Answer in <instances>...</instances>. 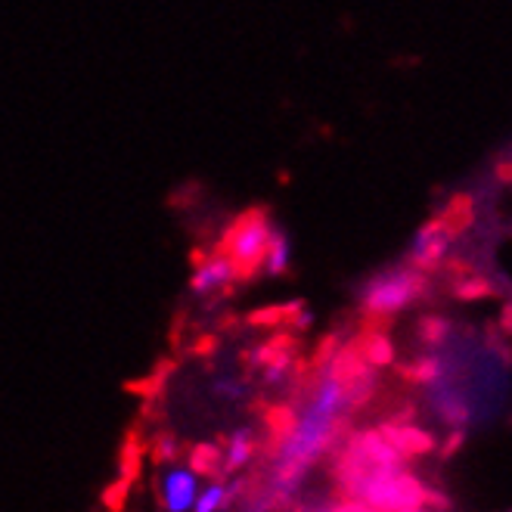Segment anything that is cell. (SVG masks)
Instances as JSON below:
<instances>
[{"instance_id": "52a82bcc", "label": "cell", "mask_w": 512, "mask_h": 512, "mask_svg": "<svg viewBox=\"0 0 512 512\" xmlns=\"http://www.w3.org/2000/svg\"><path fill=\"white\" fill-rule=\"evenodd\" d=\"M230 283H236V267L221 252L202 258L193 270V277H190V289L196 295H212L218 289H227Z\"/></svg>"}, {"instance_id": "9c48e42d", "label": "cell", "mask_w": 512, "mask_h": 512, "mask_svg": "<svg viewBox=\"0 0 512 512\" xmlns=\"http://www.w3.org/2000/svg\"><path fill=\"white\" fill-rule=\"evenodd\" d=\"M239 491H243V481H221V478L208 481L196 497L193 512H224Z\"/></svg>"}, {"instance_id": "2e32d148", "label": "cell", "mask_w": 512, "mask_h": 512, "mask_svg": "<svg viewBox=\"0 0 512 512\" xmlns=\"http://www.w3.org/2000/svg\"><path fill=\"white\" fill-rule=\"evenodd\" d=\"M447 320H441V317H426L423 323H419V333H423V339L429 342V345H441L444 342V336H447Z\"/></svg>"}, {"instance_id": "3957f363", "label": "cell", "mask_w": 512, "mask_h": 512, "mask_svg": "<svg viewBox=\"0 0 512 512\" xmlns=\"http://www.w3.org/2000/svg\"><path fill=\"white\" fill-rule=\"evenodd\" d=\"M270 233H274V224H270L267 212H261V208H252V212L239 215L230 224L221 243V255H227L230 264L236 267V280H252L264 270Z\"/></svg>"}, {"instance_id": "7a4b0ae2", "label": "cell", "mask_w": 512, "mask_h": 512, "mask_svg": "<svg viewBox=\"0 0 512 512\" xmlns=\"http://www.w3.org/2000/svg\"><path fill=\"white\" fill-rule=\"evenodd\" d=\"M342 478L351 488V494L373 512H423V500H426L423 485L416 478L404 475L401 469L360 472L342 466Z\"/></svg>"}, {"instance_id": "4fadbf2b", "label": "cell", "mask_w": 512, "mask_h": 512, "mask_svg": "<svg viewBox=\"0 0 512 512\" xmlns=\"http://www.w3.org/2000/svg\"><path fill=\"white\" fill-rule=\"evenodd\" d=\"M295 364H292V354L289 351H277L274 357L267 360L261 367V376H264V385H283L289 376H292Z\"/></svg>"}, {"instance_id": "ba28073f", "label": "cell", "mask_w": 512, "mask_h": 512, "mask_svg": "<svg viewBox=\"0 0 512 512\" xmlns=\"http://www.w3.org/2000/svg\"><path fill=\"white\" fill-rule=\"evenodd\" d=\"M382 435L401 457L426 454V450L435 447V438L429 432H423V429H416V426H388V429H382Z\"/></svg>"}, {"instance_id": "ac0fdd59", "label": "cell", "mask_w": 512, "mask_h": 512, "mask_svg": "<svg viewBox=\"0 0 512 512\" xmlns=\"http://www.w3.org/2000/svg\"><path fill=\"white\" fill-rule=\"evenodd\" d=\"M153 457L159 460V463H177V441L174 438H168V435H162L159 441H156V450H153Z\"/></svg>"}, {"instance_id": "8fae6325", "label": "cell", "mask_w": 512, "mask_h": 512, "mask_svg": "<svg viewBox=\"0 0 512 512\" xmlns=\"http://www.w3.org/2000/svg\"><path fill=\"white\" fill-rule=\"evenodd\" d=\"M289 261H292V243H289V236L280 227H274V233H270V243H267V252H264V274H270V277L286 274Z\"/></svg>"}, {"instance_id": "ffe728a7", "label": "cell", "mask_w": 512, "mask_h": 512, "mask_svg": "<svg viewBox=\"0 0 512 512\" xmlns=\"http://www.w3.org/2000/svg\"><path fill=\"white\" fill-rule=\"evenodd\" d=\"M326 512H373V509L364 506L360 500H348V503H339V506H326Z\"/></svg>"}, {"instance_id": "d6986e66", "label": "cell", "mask_w": 512, "mask_h": 512, "mask_svg": "<svg viewBox=\"0 0 512 512\" xmlns=\"http://www.w3.org/2000/svg\"><path fill=\"white\" fill-rule=\"evenodd\" d=\"M491 286L488 283H463L460 286V298H481V295H488Z\"/></svg>"}, {"instance_id": "e0dca14e", "label": "cell", "mask_w": 512, "mask_h": 512, "mask_svg": "<svg viewBox=\"0 0 512 512\" xmlns=\"http://www.w3.org/2000/svg\"><path fill=\"white\" fill-rule=\"evenodd\" d=\"M438 407L444 410V416H447L454 426H460V423H466V419H469V410H466V404H463L460 398H454V395H441Z\"/></svg>"}, {"instance_id": "9a60e30c", "label": "cell", "mask_w": 512, "mask_h": 512, "mask_svg": "<svg viewBox=\"0 0 512 512\" xmlns=\"http://www.w3.org/2000/svg\"><path fill=\"white\" fill-rule=\"evenodd\" d=\"M441 376H444V367H441L438 357H426V360H419V364L413 367V379L423 382V385H435Z\"/></svg>"}, {"instance_id": "7c38bea8", "label": "cell", "mask_w": 512, "mask_h": 512, "mask_svg": "<svg viewBox=\"0 0 512 512\" xmlns=\"http://www.w3.org/2000/svg\"><path fill=\"white\" fill-rule=\"evenodd\" d=\"M190 469L202 478H218L221 475V447L218 444H196L190 450Z\"/></svg>"}, {"instance_id": "277c9868", "label": "cell", "mask_w": 512, "mask_h": 512, "mask_svg": "<svg viewBox=\"0 0 512 512\" xmlns=\"http://www.w3.org/2000/svg\"><path fill=\"white\" fill-rule=\"evenodd\" d=\"M423 274H416L413 267H395L382 270V274L370 277L360 295V305L370 317H388L410 308L413 301L423 295Z\"/></svg>"}, {"instance_id": "5bb4252c", "label": "cell", "mask_w": 512, "mask_h": 512, "mask_svg": "<svg viewBox=\"0 0 512 512\" xmlns=\"http://www.w3.org/2000/svg\"><path fill=\"white\" fill-rule=\"evenodd\" d=\"M395 360V345L385 336H367L364 342V364L370 367H388Z\"/></svg>"}, {"instance_id": "44dd1931", "label": "cell", "mask_w": 512, "mask_h": 512, "mask_svg": "<svg viewBox=\"0 0 512 512\" xmlns=\"http://www.w3.org/2000/svg\"><path fill=\"white\" fill-rule=\"evenodd\" d=\"M295 512H326V506H314V503H305V506H298Z\"/></svg>"}, {"instance_id": "8992f818", "label": "cell", "mask_w": 512, "mask_h": 512, "mask_svg": "<svg viewBox=\"0 0 512 512\" xmlns=\"http://www.w3.org/2000/svg\"><path fill=\"white\" fill-rule=\"evenodd\" d=\"M450 249V230L444 221H429L416 230V239H413V249H410V264L419 274V270H432L441 264V258L447 255Z\"/></svg>"}, {"instance_id": "5b68a950", "label": "cell", "mask_w": 512, "mask_h": 512, "mask_svg": "<svg viewBox=\"0 0 512 512\" xmlns=\"http://www.w3.org/2000/svg\"><path fill=\"white\" fill-rule=\"evenodd\" d=\"M199 488H202L199 475L184 463H171L159 475V494H162L165 512H193Z\"/></svg>"}, {"instance_id": "6da1fadb", "label": "cell", "mask_w": 512, "mask_h": 512, "mask_svg": "<svg viewBox=\"0 0 512 512\" xmlns=\"http://www.w3.org/2000/svg\"><path fill=\"white\" fill-rule=\"evenodd\" d=\"M351 404V382L339 379L333 370H326L323 379L317 382L314 395L295 419L292 432L283 438L280 454H277V478H274V503L289 500L295 481L305 475V469L323 454V447L333 441L336 426L342 419V410Z\"/></svg>"}, {"instance_id": "30bf717a", "label": "cell", "mask_w": 512, "mask_h": 512, "mask_svg": "<svg viewBox=\"0 0 512 512\" xmlns=\"http://www.w3.org/2000/svg\"><path fill=\"white\" fill-rule=\"evenodd\" d=\"M252 432L249 429H236L230 438H227V447H221V472L224 475H233L243 469L249 460H252Z\"/></svg>"}]
</instances>
